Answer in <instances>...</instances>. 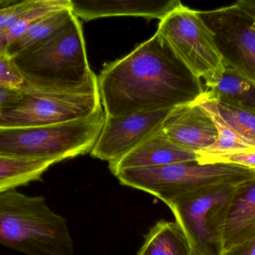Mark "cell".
I'll return each instance as SVG.
<instances>
[{
    "mask_svg": "<svg viewBox=\"0 0 255 255\" xmlns=\"http://www.w3.org/2000/svg\"><path fill=\"white\" fill-rule=\"evenodd\" d=\"M74 15L71 8L63 9L48 15L34 23L29 29L15 40L6 50V55L13 58L30 50L53 36Z\"/></svg>",
    "mask_w": 255,
    "mask_h": 255,
    "instance_id": "ac0fdd59",
    "label": "cell"
},
{
    "mask_svg": "<svg viewBox=\"0 0 255 255\" xmlns=\"http://www.w3.org/2000/svg\"><path fill=\"white\" fill-rule=\"evenodd\" d=\"M203 97L255 109V82L225 67L221 73L205 81Z\"/></svg>",
    "mask_w": 255,
    "mask_h": 255,
    "instance_id": "9a60e30c",
    "label": "cell"
},
{
    "mask_svg": "<svg viewBox=\"0 0 255 255\" xmlns=\"http://www.w3.org/2000/svg\"><path fill=\"white\" fill-rule=\"evenodd\" d=\"M71 3L74 14L87 21L115 16L162 20L183 4L179 0H71Z\"/></svg>",
    "mask_w": 255,
    "mask_h": 255,
    "instance_id": "5bb4252c",
    "label": "cell"
},
{
    "mask_svg": "<svg viewBox=\"0 0 255 255\" xmlns=\"http://www.w3.org/2000/svg\"><path fill=\"white\" fill-rule=\"evenodd\" d=\"M102 110L85 119L56 125L0 127V156L59 163L91 152L106 121Z\"/></svg>",
    "mask_w": 255,
    "mask_h": 255,
    "instance_id": "277c9868",
    "label": "cell"
},
{
    "mask_svg": "<svg viewBox=\"0 0 255 255\" xmlns=\"http://www.w3.org/2000/svg\"><path fill=\"white\" fill-rule=\"evenodd\" d=\"M22 95L0 117V127L56 125L85 119L103 110L100 93L84 94L33 88L24 84Z\"/></svg>",
    "mask_w": 255,
    "mask_h": 255,
    "instance_id": "8992f818",
    "label": "cell"
},
{
    "mask_svg": "<svg viewBox=\"0 0 255 255\" xmlns=\"http://www.w3.org/2000/svg\"><path fill=\"white\" fill-rule=\"evenodd\" d=\"M193 247L177 222L161 220L149 231L136 255H192Z\"/></svg>",
    "mask_w": 255,
    "mask_h": 255,
    "instance_id": "2e32d148",
    "label": "cell"
},
{
    "mask_svg": "<svg viewBox=\"0 0 255 255\" xmlns=\"http://www.w3.org/2000/svg\"><path fill=\"white\" fill-rule=\"evenodd\" d=\"M0 85L19 88L24 85L20 73L7 55L0 54Z\"/></svg>",
    "mask_w": 255,
    "mask_h": 255,
    "instance_id": "cb8c5ba5",
    "label": "cell"
},
{
    "mask_svg": "<svg viewBox=\"0 0 255 255\" xmlns=\"http://www.w3.org/2000/svg\"><path fill=\"white\" fill-rule=\"evenodd\" d=\"M172 109L106 116L103 130L91 150V156L109 163L121 158L150 135L158 131Z\"/></svg>",
    "mask_w": 255,
    "mask_h": 255,
    "instance_id": "30bf717a",
    "label": "cell"
},
{
    "mask_svg": "<svg viewBox=\"0 0 255 255\" xmlns=\"http://www.w3.org/2000/svg\"><path fill=\"white\" fill-rule=\"evenodd\" d=\"M222 255H255V238L232 247Z\"/></svg>",
    "mask_w": 255,
    "mask_h": 255,
    "instance_id": "484cf974",
    "label": "cell"
},
{
    "mask_svg": "<svg viewBox=\"0 0 255 255\" xmlns=\"http://www.w3.org/2000/svg\"><path fill=\"white\" fill-rule=\"evenodd\" d=\"M209 28L225 67L255 82V16L238 2L198 10Z\"/></svg>",
    "mask_w": 255,
    "mask_h": 255,
    "instance_id": "9c48e42d",
    "label": "cell"
},
{
    "mask_svg": "<svg viewBox=\"0 0 255 255\" xmlns=\"http://www.w3.org/2000/svg\"><path fill=\"white\" fill-rule=\"evenodd\" d=\"M106 116L174 109L205 93L193 74L155 33L124 58L105 64L98 77Z\"/></svg>",
    "mask_w": 255,
    "mask_h": 255,
    "instance_id": "6da1fadb",
    "label": "cell"
},
{
    "mask_svg": "<svg viewBox=\"0 0 255 255\" xmlns=\"http://www.w3.org/2000/svg\"><path fill=\"white\" fill-rule=\"evenodd\" d=\"M160 130L169 140L195 153L209 148L218 136L212 118L196 103L172 109Z\"/></svg>",
    "mask_w": 255,
    "mask_h": 255,
    "instance_id": "8fae6325",
    "label": "cell"
},
{
    "mask_svg": "<svg viewBox=\"0 0 255 255\" xmlns=\"http://www.w3.org/2000/svg\"><path fill=\"white\" fill-rule=\"evenodd\" d=\"M196 160V153L178 146L169 140L160 129L124 157L109 163V169L115 175L125 169L157 167Z\"/></svg>",
    "mask_w": 255,
    "mask_h": 255,
    "instance_id": "4fadbf2b",
    "label": "cell"
},
{
    "mask_svg": "<svg viewBox=\"0 0 255 255\" xmlns=\"http://www.w3.org/2000/svg\"><path fill=\"white\" fill-rule=\"evenodd\" d=\"M0 244L27 255H74L65 219L43 196L0 193Z\"/></svg>",
    "mask_w": 255,
    "mask_h": 255,
    "instance_id": "3957f363",
    "label": "cell"
},
{
    "mask_svg": "<svg viewBox=\"0 0 255 255\" xmlns=\"http://www.w3.org/2000/svg\"><path fill=\"white\" fill-rule=\"evenodd\" d=\"M196 103H199L209 114L215 123L218 131L217 140L211 146L204 151L196 153L199 163L214 156L255 148L246 142L223 119L212 101L205 98L202 95Z\"/></svg>",
    "mask_w": 255,
    "mask_h": 255,
    "instance_id": "d6986e66",
    "label": "cell"
},
{
    "mask_svg": "<svg viewBox=\"0 0 255 255\" xmlns=\"http://www.w3.org/2000/svg\"><path fill=\"white\" fill-rule=\"evenodd\" d=\"M156 33L200 79L208 80L224 70L212 32L198 10L182 4L160 20Z\"/></svg>",
    "mask_w": 255,
    "mask_h": 255,
    "instance_id": "52a82bcc",
    "label": "cell"
},
{
    "mask_svg": "<svg viewBox=\"0 0 255 255\" xmlns=\"http://www.w3.org/2000/svg\"><path fill=\"white\" fill-rule=\"evenodd\" d=\"M240 5L250 10L255 16V0H241L237 1Z\"/></svg>",
    "mask_w": 255,
    "mask_h": 255,
    "instance_id": "4316f807",
    "label": "cell"
},
{
    "mask_svg": "<svg viewBox=\"0 0 255 255\" xmlns=\"http://www.w3.org/2000/svg\"><path fill=\"white\" fill-rule=\"evenodd\" d=\"M199 163L200 164L227 163V164L236 165V166H242V167L255 170V148L230 153V154L214 156V157L205 159Z\"/></svg>",
    "mask_w": 255,
    "mask_h": 255,
    "instance_id": "7402d4cb",
    "label": "cell"
},
{
    "mask_svg": "<svg viewBox=\"0 0 255 255\" xmlns=\"http://www.w3.org/2000/svg\"><path fill=\"white\" fill-rule=\"evenodd\" d=\"M55 162L0 156V193L41 180Z\"/></svg>",
    "mask_w": 255,
    "mask_h": 255,
    "instance_id": "e0dca14e",
    "label": "cell"
},
{
    "mask_svg": "<svg viewBox=\"0 0 255 255\" xmlns=\"http://www.w3.org/2000/svg\"><path fill=\"white\" fill-rule=\"evenodd\" d=\"M15 1H4V0H0V7L10 5V4H13V3Z\"/></svg>",
    "mask_w": 255,
    "mask_h": 255,
    "instance_id": "83f0119b",
    "label": "cell"
},
{
    "mask_svg": "<svg viewBox=\"0 0 255 255\" xmlns=\"http://www.w3.org/2000/svg\"><path fill=\"white\" fill-rule=\"evenodd\" d=\"M24 84L72 94H98V77L90 67L82 24L73 15L53 36L11 58Z\"/></svg>",
    "mask_w": 255,
    "mask_h": 255,
    "instance_id": "7a4b0ae2",
    "label": "cell"
},
{
    "mask_svg": "<svg viewBox=\"0 0 255 255\" xmlns=\"http://www.w3.org/2000/svg\"><path fill=\"white\" fill-rule=\"evenodd\" d=\"M211 101L223 119L246 142L255 148V109L220 100Z\"/></svg>",
    "mask_w": 255,
    "mask_h": 255,
    "instance_id": "44dd1931",
    "label": "cell"
},
{
    "mask_svg": "<svg viewBox=\"0 0 255 255\" xmlns=\"http://www.w3.org/2000/svg\"><path fill=\"white\" fill-rule=\"evenodd\" d=\"M115 176L123 185L149 193L168 205L203 187L219 184L238 185L255 178V170L227 163L200 164L196 160L125 169Z\"/></svg>",
    "mask_w": 255,
    "mask_h": 255,
    "instance_id": "5b68a950",
    "label": "cell"
},
{
    "mask_svg": "<svg viewBox=\"0 0 255 255\" xmlns=\"http://www.w3.org/2000/svg\"><path fill=\"white\" fill-rule=\"evenodd\" d=\"M237 185L209 186L168 204L193 250L202 255H222L223 209Z\"/></svg>",
    "mask_w": 255,
    "mask_h": 255,
    "instance_id": "ba28073f",
    "label": "cell"
},
{
    "mask_svg": "<svg viewBox=\"0 0 255 255\" xmlns=\"http://www.w3.org/2000/svg\"><path fill=\"white\" fill-rule=\"evenodd\" d=\"M255 238V178L235 187L223 207L221 224L223 253Z\"/></svg>",
    "mask_w": 255,
    "mask_h": 255,
    "instance_id": "7c38bea8",
    "label": "cell"
},
{
    "mask_svg": "<svg viewBox=\"0 0 255 255\" xmlns=\"http://www.w3.org/2000/svg\"><path fill=\"white\" fill-rule=\"evenodd\" d=\"M71 7V0H35L31 8L16 23L8 29L0 31V54L6 55L7 47L40 19L58 10Z\"/></svg>",
    "mask_w": 255,
    "mask_h": 255,
    "instance_id": "ffe728a7",
    "label": "cell"
},
{
    "mask_svg": "<svg viewBox=\"0 0 255 255\" xmlns=\"http://www.w3.org/2000/svg\"><path fill=\"white\" fill-rule=\"evenodd\" d=\"M22 95V90L20 88L0 85V117L3 112L17 103Z\"/></svg>",
    "mask_w": 255,
    "mask_h": 255,
    "instance_id": "d4e9b609",
    "label": "cell"
},
{
    "mask_svg": "<svg viewBox=\"0 0 255 255\" xmlns=\"http://www.w3.org/2000/svg\"><path fill=\"white\" fill-rule=\"evenodd\" d=\"M192 255H202L200 254V253H198V252H196V250H194L193 249V253H192Z\"/></svg>",
    "mask_w": 255,
    "mask_h": 255,
    "instance_id": "f1b7e54d",
    "label": "cell"
},
{
    "mask_svg": "<svg viewBox=\"0 0 255 255\" xmlns=\"http://www.w3.org/2000/svg\"><path fill=\"white\" fill-rule=\"evenodd\" d=\"M34 1H15L10 5L0 7V31H5L16 23L31 8Z\"/></svg>",
    "mask_w": 255,
    "mask_h": 255,
    "instance_id": "603a6c76",
    "label": "cell"
}]
</instances>
